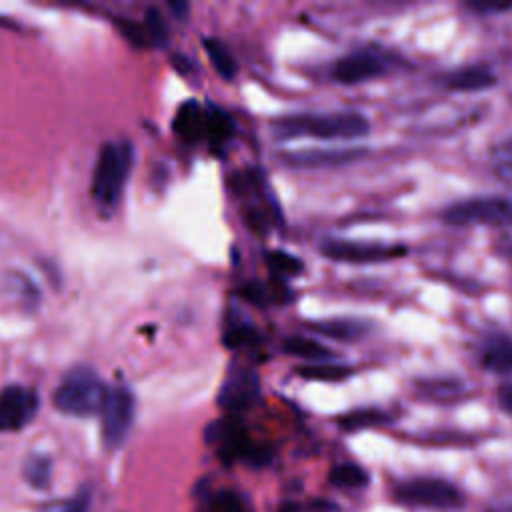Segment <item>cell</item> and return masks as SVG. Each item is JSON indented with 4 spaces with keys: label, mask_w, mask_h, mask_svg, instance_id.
<instances>
[{
    "label": "cell",
    "mask_w": 512,
    "mask_h": 512,
    "mask_svg": "<svg viewBox=\"0 0 512 512\" xmlns=\"http://www.w3.org/2000/svg\"><path fill=\"white\" fill-rule=\"evenodd\" d=\"M272 132L278 140H356L370 132V122L360 112L352 110L326 114H290L274 120Z\"/></svg>",
    "instance_id": "obj_1"
},
{
    "label": "cell",
    "mask_w": 512,
    "mask_h": 512,
    "mask_svg": "<svg viewBox=\"0 0 512 512\" xmlns=\"http://www.w3.org/2000/svg\"><path fill=\"white\" fill-rule=\"evenodd\" d=\"M132 162L134 150L128 140H114L102 144L92 174L90 196L104 214H112L122 200Z\"/></svg>",
    "instance_id": "obj_2"
},
{
    "label": "cell",
    "mask_w": 512,
    "mask_h": 512,
    "mask_svg": "<svg viewBox=\"0 0 512 512\" xmlns=\"http://www.w3.org/2000/svg\"><path fill=\"white\" fill-rule=\"evenodd\" d=\"M108 388L88 366L72 368L52 394L54 406L70 416H92L102 410Z\"/></svg>",
    "instance_id": "obj_3"
},
{
    "label": "cell",
    "mask_w": 512,
    "mask_h": 512,
    "mask_svg": "<svg viewBox=\"0 0 512 512\" xmlns=\"http://www.w3.org/2000/svg\"><path fill=\"white\" fill-rule=\"evenodd\" d=\"M442 220L450 226H512V198L474 196L458 200L442 210Z\"/></svg>",
    "instance_id": "obj_4"
},
{
    "label": "cell",
    "mask_w": 512,
    "mask_h": 512,
    "mask_svg": "<svg viewBox=\"0 0 512 512\" xmlns=\"http://www.w3.org/2000/svg\"><path fill=\"white\" fill-rule=\"evenodd\" d=\"M320 252L336 262L346 264H376L402 258L408 250L402 244L360 242V240H326Z\"/></svg>",
    "instance_id": "obj_5"
},
{
    "label": "cell",
    "mask_w": 512,
    "mask_h": 512,
    "mask_svg": "<svg viewBox=\"0 0 512 512\" xmlns=\"http://www.w3.org/2000/svg\"><path fill=\"white\" fill-rule=\"evenodd\" d=\"M388 70H390V60L380 50L360 48L336 60L330 74L334 82L354 86V84L374 80L386 74Z\"/></svg>",
    "instance_id": "obj_6"
},
{
    "label": "cell",
    "mask_w": 512,
    "mask_h": 512,
    "mask_svg": "<svg viewBox=\"0 0 512 512\" xmlns=\"http://www.w3.org/2000/svg\"><path fill=\"white\" fill-rule=\"evenodd\" d=\"M102 438L106 446H120L134 420V394L126 386L108 388L102 406Z\"/></svg>",
    "instance_id": "obj_7"
},
{
    "label": "cell",
    "mask_w": 512,
    "mask_h": 512,
    "mask_svg": "<svg viewBox=\"0 0 512 512\" xmlns=\"http://www.w3.org/2000/svg\"><path fill=\"white\" fill-rule=\"evenodd\" d=\"M38 394L26 386H6L0 392V430H18L26 426L38 410Z\"/></svg>",
    "instance_id": "obj_8"
},
{
    "label": "cell",
    "mask_w": 512,
    "mask_h": 512,
    "mask_svg": "<svg viewBox=\"0 0 512 512\" xmlns=\"http://www.w3.org/2000/svg\"><path fill=\"white\" fill-rule=\"evenodd\" d=\"M400 496L408 502H416L418 506L432 508H452L458 506L460 502L458 490L436 478H418L408 484H402Z\"/></svg>",
    "instance_id": "obj_9"
},
{
    "label": "cell",
    "mask_w": 512,
    "mask_h": 512,
    "mask_svg": "<svg viewBox=\"0 0 512 512\" xmlns=\"http://www.w3.org/2000/svg\"><path fill=\"white\" fill-rule=\"evenodd\" d=\"M258 392H260V386H258L256 372L250 368H240L230 372L228 378L224 380L218 392V404L224 410L240 412L258 398Z\"/></svg>",
    "instance_id": "obj_10"
},
{
    "label": "cell",
    "mask_w": 512,
    "mask_h": 512,
    "mask_svg": "<svg viewBox=\"0 0 512 512\" xmlns=\"http://www.w3.org/2000/svg\"><path fill=\"white\" fill-rule=\"evenodd\" d=\"M476 358L484 370L500 376H512V338L502 334L486 336L478 344Z\"/></svg>",
    "instance_id": "obj_11"
},
{
    "label": "cell",
    "mask_w": 512,
    "mask_h": 512,
    "mask_svg": "<svg viewBox=\"0 0 512 512\" xmlns=\"http://www.w3.org/2000/svg\"><path fill=\"white\" fill-rule=\"evenodd\" d=\"M496 82V74L486 64L460 66L442 76V84L454 92H484Z\"/></svg>",
    "instance_id": "obj_12"
},
{
    "label": "cell",
    "mask_w": 512,
    "mask_h": 512,
    "mask_svg": "<svg viewBox=\"0 0 512 512\" xmlns=\"http://www.w3.org/2000/svg\"><path fill=\"white\" fill-rule=\"evenodd\" d=\"M354 156V150H292L282 152L280 162L288 168H324L348 162Z\"/></svg>",
    "instance_id": "obj_13"
},
{
    "label": "cell",
    "mask_w": 512,
    "mask_h": 512,
    "mask_svg": "<svg viewBox=\"0 0 512 512\" xmlns=\"http://www.w3.org/2000/svg\"><path fill=\"white\" fill-rule=\"evenodd\" d=\"M206 120H208V114L196 102H186L178 108L172 124H174V132L180 138L198 140V138H206Z\"/></svg>",
    "instance_id": "obj_14"
},
{
    "label": "cell",
    "mask_w": 512,
    "mask_h": 512,
    "mask_svg": "<svg viewBox=\"0 0 512 512\" xmlns=\"http://www.w3.org/2000/svg\"><path fill=\"white\" fill-rule=\"evenodd\" d=\"M282 348H284L286 354L310 360L312 364L314 362H328V360L334 358V352L330 348H326L324 344H320L318 340L308 338V336H288L282 342Z\"/></svg>",
    "instance_id": "obj_15"
},
{
    "label": "cell",
    "mask_w": 512,
    "mask_h": 512,
    "mask_svg": "<svg viewBox=\"0 0 512 512\" xmlns=\"http://www.w3.org/2000/svg\"><path fill=\"white\" fill-rule=\"evenodd\" d=\"M310 328L322 336L338 338V340H352L358 338L366 332V324L358 320H348V318H336V320H320V322H310Z\"/></svg>",
    "instance_id": "obj_16"
},
{
    "label": "cell",
    "mask_w": 512,
    "mask_h": 512,
    "mask_svg": "<svg viewBox=\"0 0 512 512\" xmlns=\"http://www.w3.org/2000/svg\"><path fill=\"white\" fill-rule=\"evenodd\" d=\"M206 56L210 60V64L214 66V70L224 78V80H232L238 72V64L234 60V56L230 54V50L216 38H204L202 40Z\"/></svg>",
    "instance_id": "obj_17"
},
{
    "label": "cell",
    "mask_w": 512,
    "mask_h": 512,
    "mask_svg": "<svg viewBox=\"0 0 512 512\" xmlns=\"http://www.w3.org/2000/svg\"><path fill=\"white\" fill-rule=\"evenodd\" d=\"M490 166L504 184L512 186V134L490 148Z\"/></svg>",
    "instance_id": "obj_18"
},
{
    "label": "cell",
    "mask_w": 512,
    "mask_h": 512,
    "mask_svg": "<svg viewBox=\"0 0 512 512\" xmlns=\"http://www.w3.org/2000/svg\"><path fill=\"white\" fill-rule=\"evenodd\" d=\"M142 28H144L146 44H152L154 48H164L168 44V26L158 8H154V6L146 8Z\"/></svg>",
    "instance_id": "obj_19"
},
{
    "label": "cell",
    "mask_w": 512,
    "mask_h": 512,
    "mask_svg": "<svg viewBox=\"0 0 512 512\" xmlns=\"http://www.w3.org/2000/svg\"><path fill=\"white\" fill-rule=\"evenodd\" d=\"M300 376L304 378H312V380H342L350 374V368L348 366H342V364H330V362H314V364H304V366H298L296 370Z\"/></svg>",
    "instance_id": "obj_20"
},
{
    "label": "cell",
    "mask_w": 512,
    "mask_h": 512,
    "mask_svg": "<svg viewBox=\"0 0 512 512\" xmlns=\"http://www.w3.org/2000/svg\"><path fill=\"white\" fill-rule=\"evenodd\" d=\"M268 268L280 276H298L304 270V262L284 250H270L266 254Z\"/></svg>",
    "instance_id": "obj_21"
},
{
    "label": "cell",
    "mask_w": 512,
    "mask_h": 512,
    "mask_svg": "<svg viewBox=\"0 0 512 512\" xmlns=\"http://www.w3.org/2000/svg\"><path fill=\"white\" fill-rule=\"evenodd\" d=\"M208 120H206V138L214 144L224 142L230 134H232V120L218 108H212L206 112Z\"/></svg>",
    "instance_id": "obj_22"
},
{
    "label": "cell",
    "mask_w": 512,
    "mask_h": 512,
    "mask_svg": "<svg viewBox=\"0 0 512 512\" xmlns=\"http://www.w3.org/2000/svg\"><path fill=\"white\" fill-rule=\"evenodd\" d=\"M224 346L228 348H244V346H252L256 344L258 332L250 326V324H232L226 332H224Z\"/></svg>",
    "instance_id": "obj_23"
},
{
    "label": "cell",
    "mask_w": 512,
    "mask_h": 512,
    "mask_svg": "<svg viewBox=\"0 0 512 512\" xmlns=\"http://www.w3.org/2000/svg\"><path fill=\"white\" fill-rule=\"evenodd\" d=\"M26 472H28V478L34 482V484H42L48 476V460L38 456V458H32L26 466Z\"/></svg>",
    "instance_id": "obj_24"
},
{
    "label": "cell",
    "mask_w": 512,
    "mask_h": 512,
    "mask_svg": "<svg viewBox=\"0 0 512 512\" xmlns=\"http://www.w3.org/2000/svg\"><path fill=\"white\" fill-rule=\"evenodd\" d=\"M120 32L136 46H144L146 44V36H144V28L134 24V22H120Z\"/></svg>",
    "instance_id": "obj_25"
},
{
    "label": "cell",
    "mask_w": 512,
    "mask_h": 512,
    "mask_svg": "<svg viewBox=\"0 0 512 512\" xmlns=\"http://www.w3.org/2000/svg\"><path fill=\"white\" fill-rule=\"evenodd\" d=\"M240 296L244 298V300H250V302H256V304H260L262 300H264V292H266V288L260 284V282H246V284H242L240 286Z\"/></svg>",
    "instance_id": "obj_26"
},
{
    "label": "cell",
    "mask_w": 512,
    "mask_h": 512,
    "mask_svg": "<svg viewBox=\"0 0 512 512\" xmlns=\"http://www.w3.org/2000/svg\"><path fill=\"white\" fill-rule=\"evenodd\" d=\"M468 6L476 12H506L512 10V2H468Z\"/></svg>",
    "instance_id": "obj_27"
},
{
    "label": "cell",
    "mask_w": 512,
    "mask_h": 512,
    "mask_svg": "<svg viewBox=\"0 0 512 512\" xmlns=\"http://www.w3.org/2000/svg\"><path fill=\"white\" fill-rule=\"evenodd\" d=\"M496 400H498V406L512 416V382H506L498 388L496 392Z\"/></svg>",
    "instance_id": "obj_28"
},
{
    "label": "cell",
    "mask_w": 512,
    "mask_h": 512,
    "mask_svg": "<svg viewBox=\"0 0 512 512\" xmlns=\"http://www.w3.org/2000/svg\"><path fill=\"white\" fill-rule=\"evenodd\" d=\"M172 66L180 72V74H184V76H190L192 72H196V64H194V60H190L188 56H184V54H172Z\"/></svg>",
    "instance_id": "obj_29"
},
{
    "label": "cell",
    "mask_w": 512,
    "mask_h": 512,
    "mask_svg": "<svg viewBox=\"0 0 512 512\" xmlns=\"http://www.w3.org/2000/svg\"><path fill=\"white\" fill-rule=\"evenodd\" d=\"M170 8L174 10V14H176L178 18H182V16L186 14V10H188V4H184V2H180V4H178V2H172Z\"/></svg>",
    "instance_id": "obj_30"
}]
</instances>
